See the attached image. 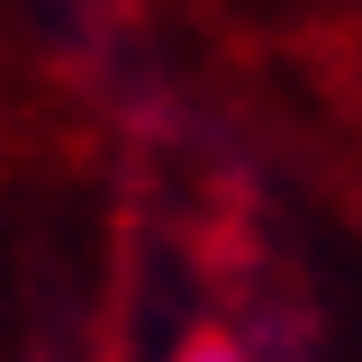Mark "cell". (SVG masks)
<instances>
[{"label":"cell","instance_id":"1","mask_svg":"<svg viewBox=\"0 0 362 362\" xmlns=\"http://www.w3.org/2000/svg\"><path fill=\"white\" fill-rule=\"evenodd\" d=\"M173 362H254V354H245L226 326H190V335L173 344Z\"/></svg>","mask_w":362,"mask_h":362}]
</instances>
